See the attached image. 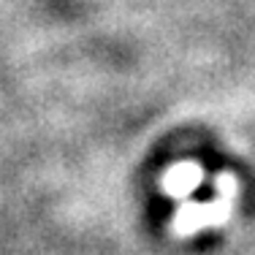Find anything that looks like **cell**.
Wrapping results in <instances>:
<instances>
[{
  "label": "cell",
  "instance_id": "obj_1",
  "mask_svg": "<svg viewBox=\"0 0 255 255\" xmlns=\"http://www.w3.org/2000/svg\"><path fill=\"white\" fill-rule=\"evenodd\" d=\"M239 193V182L234 174H217L215 177V198L209 204L198 201H185L179 212L174 215V234L190 236L196 231H204L209 226H223L228 220L231 209H234V198Z\"/></svg>",
  "mask_w": 255,
  "mask_h": 255
},
{
  "label": "cell",
  "instance_id": "obj_2",
  "mask_svg": "<svg viewBox=\"0 0 255 255\" xmlns=\"http://www.w3.org/2000/svg\"><path fill=\"white\" fill-rule=\"evenodd\" d=\"M201 182H204V168L198 163L185 160V163H177V166L166 168V174L160 179V187L171 198H185L196 187H201Z\"/></svg>",
  "mask_w": 255,
  "mask_h": 255
}]
</instances>
